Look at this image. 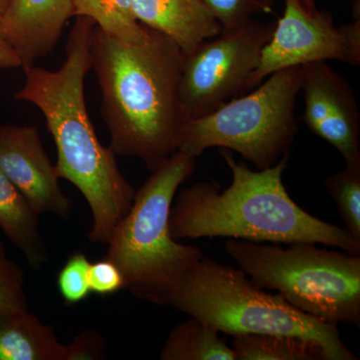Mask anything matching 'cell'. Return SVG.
<instances>
[{
  "instance_id": "obj_1",
  "label": "cell",
  "mask_w": 360,
  "mask_h": 360,
  "mask_svg": "<svg viewBox=\"0 0 360 360\" xmlns=\"http://www.w3.org/2000/svg\"><path fill=\"white\" fill-rule=\"evenodd\" d=\"M89 52L110 148L115 155L139 158L153 172L177 151L186 120L179 99L186 54L151 28L146 39L129 44L97 26L90 34Z\"/></svg>"
},
{
  "instance_id": "obj_2",
  "label": "cell",
  "mask_w": 360,
  "mask_h": 360,
  "mask_svg": "<svg viewBox=\"0 0 360 360\" xmlns=\"http://www.w3.org/2000/svg\"><path fill=\"white\" fill-rule=\"evenodd\" d=\"M96 23L77 16L71 28L66 59L58 70L23 68L25 82L16 101L37 106L58 150L59 179L77 187L92 212V243L108 245L115 225L129 212L135 191L123 176L115 153L99 141L87 113L84 80L91 68L89 39Z\"/></svg>"
},
{
  "instance_id": "obj_3",
  "label": "cell",
  "mask_w": 360,
  "mask_h": 360,
  "mask_svg": "<svg viewBox=\"0 0 360 360\" xmlns=\"http://www.w3.org/2000/svg\"><path fill=\"white\" fill-rule=\"evenodd\" d=\"M231 168V186L200 181L182 189L169 213L172 238H227L255 243H321L360 255V241L343 227L302 210L290 198L283 176L290 155L274 167L250 169L238 162L229 149L220 148Z\"/></svg>"
},
{
  "instance_id": "obj_4",
  "label": "cell",
  "mask_w": 360,
  "mask_h": 360,
  "mask_svg": "<svg viewBox=\"0 0 360 360\" xmlns=\"http://www.w3.org/2000/svg\"><path fill=\"white\" fill-rule=\"evenodd\" d=\"M195 160L181 151L170 155L135 191L129 212L111 233L105 258L139 300L169 304L175 288L203 257L200 248L172 238L168 224L175 194L193 174Z\"/></svg>"
},
{
  "instance_id": "obj_5",
  "label": "cell",
  "mask_w": 360,
  "mask_h": 360,
  "mask_svg": "<svg viewBox=\"0 0 360 360\" xmlns=\"http://www.w3.org/2000/svg\"><path fill=\"white\" fill-rule=\"evenodd\" d=\"M169 304L225 335H283L319 343L328 360H356L335 324L295 309L270 295L240 269L203 255L175 288Z\"/></svg>"
},
{
  "instance_id": "obj_6",
  "label": "cell",
  "mask_w": 360,
  "mask_h": 360,
  "mask_svg": "<svg viewBox=\"0 0 360 360\" xmlns=\"http://www.w3.org/2000/svg\"><path fill=\"white\" fill-rule=\"evenodd\" d=\"M227 255L262 288L322 321L360 326V255L300 243L283 248L229 238Z\"/></svg>"
},
{
  "instance_id": "obj_7",
  "label": "cell",
  "mask_w": 360,
  "mask_h": 360,
  "mask_svg": "<svg viewBox=\"0 0 360 360\" xmlns=\"http://www.w3.org/2000/svg\"><path fill=\"white\" fill-rule=\"evenodd\" d=\"M245 96L217 110L187 118L180 127L177 151L198 158L210 148L236 151L257 169L274 167L297 134L295 110L300 91V66L276 71Z\"/></svg>"
},
{
  "instance_id": "obj_8",
  "label": "cell",
  "mask_w": 360,
  "mask_h": 360,
  "mask_svg": "<svg viewBox=\"0 0 360 360\" xmlns=\"http://www.w3.org/2000/svg\"><path fill=\"white\" fill-rule=\"evenodd\" d=\"M276 25V21L250 20L221 30L186 56L179 99L186 120L208 115L248 90V79Z\"/></svg>"
},
{
  "instance_id": "obj_9",
  "label": "cell",
  "mask_w": 360,
  "mask_h": 360,
  "mask_svg": "<svg viewBox=\"0 0 360 360\" xmlns=\"http://www.w3.org/2000/svg\"><path fill=\"white\" fill-rule=\"evenodd\" d=\"M360 9L354 6V22L336 26L328 11L316 2L284 0L283 18L276 21L271 39L262 49L248 90L276 71L329 59L360 65Z\"/></svg>"
},
{
  "instance_id": "obj_10",
  "label": "cell",
  "mask_w": 360,
  "mask_h": 360,
  "mask_svg": "<svg viewBox=\"0 0 360 360\" xmlns=\"http://www.w3.org/2000/svg\"><path fill=\"white\" fill-rule=\"evenodd\" d=\"M300 77L303 123L333 146L345 162L360 160V113L347 80L326 61L300 66Z\"/></svg>"
},
{
  "instance_id": "obj_11",
  "label": "cell",
  "mask_w": 360,
  "mask_h": 360,
  "mask_svg": "<svg viewBox=\"0 0 360 360\" xmlns=\"http://www.w3.org/2000/svg\"><path fill=\"white\" fill-rule=\"evenodd\" d=\"M0 169L37 213L68 219L72 203L59 186L37 127H0Z\"/></svg>"
},
{
  "instance_id": "obj_12",
  "label": "cell",
  "mask_w": 360,
  "mask_h": 360,
  "mask_svg": "<svg viewBox=\"0 0 360 360\" xmlns=\"http://www.w3.org/2000/svg\"><path fill=\"white\" fill-rule=\"evenodd\" d=\"M72 16V0H13L0 18V32L22 65L51 53Z\"/></svg>"
},
{
  "instance_id": "obj_13",
  "label": "cell",
  "mask_w": 360,
  "mask_h": 360,
  "mask_svg": "<svg viewBox=\"0 0 360 360\" xmlns=\"http://www.w3.org/2000/svg\"><path fill=\"white\" fill-rule=\"evenodd\" d=\"M134 11L141 25L167 35L186 56L222 30L203 0H134Z\"/></svg>"
},
{
  "instance_id": "obj_14",
  "label": "cell",
  "mask_w": 360,
  "mask_h": 360,
  "mask_svg": "<svg viewBox=\"0 0 360 360\" xmlns=\"http://www.w3.org/2000/svg\"><path fill=\"white\" fill-rule=\"evenodd\" d=\"M68 345L28 311L0 314V360H66Z\"/></svg>"
},
{
  "instance_id": "obj_15",
  "label": "cell",
  "mask_w": 360,
  "mask_h": 360,
  "mask_svg": "<svg viewBox=\"0 0 360 360\" xmlns=\"http://www.w3.org/2000/svg\"><path fill=\"white\" fill-rule=\"evenodd\" d=\"M39 215L0 169V229L22 251L33 269H41L47 259Z\"/></svg>"
},
{
  "instance_id": "obj_16",
  "label": "cell",
  "mask_w": 360,
  "mask_h": 360,
  "mask_svg": "<svg viewBox=\"0 0 360 360\" xmlns=\"http://www.w3.org/2000/svg\"><path fill=\"white\" fill-rule=\"evenodd\" d=\"M160 359L236 360V355L217 329L191 316L172 329L161 349Z\"/></svg>"
},
{
  "instance_id": "obj_17",
  "label": "cell",
  "mask_w": 360,
  "mask_h": 360,
  "mask_svg": "<svg viewBox=\"0 0 360 360\" xmlns=\"http://www.w3.org/2000/svg\"><path fill=\"white\" fill-rule=\"evenodd\" d=\"M232 349L236 360H328L319 343L298 336L269 335H233Z\"/></svg>"
},
{
  "instance_id": "obj_18",
  "label": "cell",
  "mask_w": 360,
  "mask_h": 360,
  "mask_svg": "<svg viewBox=\"0 0 360 360\" xmlns=\"http://www.w3.org/2000/svg\"><path fill=\"white\" fill-rule=\"evenodd\" d=\"M72 16H84L97 27L122 41L141 42L149 28L135 18L134 0H72Z\"/></svg>"
},
{
  "instance_id": "obj_19",
  "label": "cell",
  "mask_w": 360,
  "mask_h": 360,
  "mask_svg": "<svg viewBox=\"0 0 360 360\" xmlns=\"http://www.w3.org/2000/svg\"><path fill=\"white\" fill-rule=\"evenodd\" d=\"M335 200L343 229L360 241V160L345 162L340 172L324 180Z\"/></svg>"
},
{
  "instance_id": "obj_20",
  "label": "cell",
  "mask_w": 360,
  "mask_h": 360,
  "mask_svg": "<svg viewBox=\"0 0 360 360\" xmlns=\"http://www.w3.org/2000/svg\"><path fill=\"white\" fill-rule=\"evenodd\" d=\"M28 311L22 269L7 257L0 241V314Z\"/></svg>"
},
{
  "instance_id": "obj_21",
  "label": "cell",
  "mask_w": 360,
  "mask_h": 360,
  "mask_svg": "<svg viewBox=\"0 0 360 360\" xmlns=\"http://www.w3.org/2000/svg\"><path fill=\"white\" fill-rule=\"evenodd\" d=\"M221 25L231 30L252 20L255 14L274 13V0H203Z\"/></svg>"
},
{
  "instance_id": "obj_22",
  "label": "cell",
  "mask_w": 360,
  "mask_h": 360,
  "mask_svg": "<svg viewBox=\"0 0 360 360\" xmlns=\"http://www.w3.org/2000/svg\"><path fill=\"white\" fill-rule=\"evenodd\" d=\"M90 262L82 252L73 253L59 271V292L65 302L77 304L91 293L89 285Z\"/></svg>"
},
{
  "instance_id": "obj_23",
  "label": "cell",
  "mask_w": 360,
  "mask_h": 360,
  "mask_svg": "<svg viewBox=\"0 0 360 360\" xmlns=\"http://www.w3.org/2000/svg\"><path fill=\"white\" fill-rule=\"evenodd\" d=\"M89 285L91 292L110 295L124 288V281L118 267L105 258L90 265Z\"/></svg>"
},
{
  "instance_id": "obj_24",
  "label": "cell",
  "mask_w": 360,
  "mask_h": 360,
  "mask_svg": "<svg viewBox=\"0 0 360 360\" xmlns=\"http://www.w3.org/2000/svg\"><path fill=\"white\" fill-rule=\"evenodd\" d=\"M105 342L99 333L89 330L78 335L68 345L66 360H89L104 359Z\"/></svg>"
},
{
  "instance_id": "obj_25",
  "label": "cell",
  "mask_w": 360,
  "mask_h": 360,
  "mask_svg": "<svg viewBox=\"0 0 360 360\" xmlns=\"http://www.w3.org/2000/svg\"><path fill=\"white\" fill-rule=\"evenodd\" d=\"M18 68H22L20 59L0 32V68L9 70Z\"/></svg>"
},
{
  "instance_id": "obj_26",
  "label": "cell",
  "mask_w": 360,
  "mask_h": 360,
  "mask_svg": "<svg viewBox=\"0 0 360 360\" xmlns=\"http://www.w3.org/2000/svg\"><path fill=\"white\" fill-rule=\"evenodd\" d=\"M11 1L13 0H0V18L6 13V9L8 8Z\"/></svg>"
},
{
  "instance_id": "obj_27",
  "label": "cell",
  "mask_w": 360,
  "mask_h": 360,
  "mask_svg": "<svg viewBox=\"0 0 360 360\" xmlns=\"http://www.w3.org/2000/svg\"><path fill=\"white\" fill-rule=\"evenodd\" d=\"M307 1H309V2H315V0H307Z\"/></svg>"
}]
</instances>
